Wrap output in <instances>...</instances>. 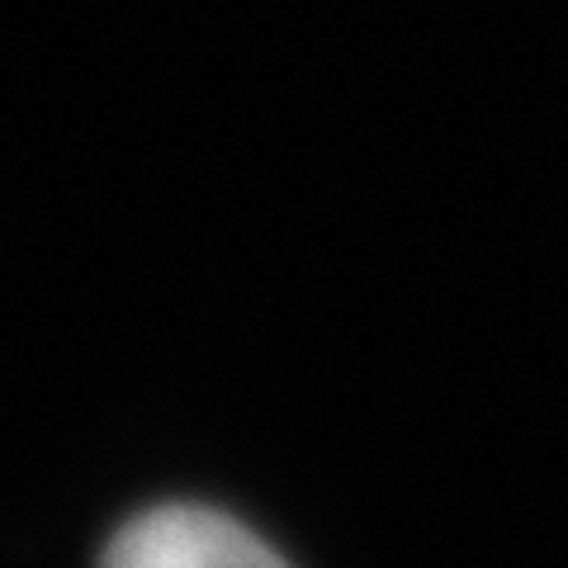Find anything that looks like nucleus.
I'll list each match as a JSON object with an SVG mask.
<instances>
[{
    "instance_id": "f257e3e1",
    "label": "nucleus",
    "mask_w": 568,
    "mask_h": 568,
    "mask_svg": "<svg viewBox=\"0 0 568 568\" xmlns=\"http://www.w3.org/2000/svg\"><path fill=\"white\" fill-rule=\"evenodd\" d=\"M100 568H290L256 530L213 507L166 503L133 517L104 545Z\"/></svg>"
}]
</instances>
